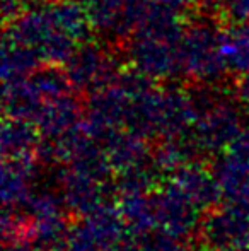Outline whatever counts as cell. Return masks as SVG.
Masks as SVG:
<instances>
[{"label":"cell","mask_w":249,"mask_h":251,"mask_svg":"<svg viewBox=\"0 0 249 251\" xmlns=\"http://www.w3.org/2000/svg\"><path fill=\"white\" fill-rule=\"evenodd\" d=\"M92 29L87 12L77 0H38L7 21L3 36L19 41L43 65H65Z\"/></svg>","instance_id":"1"},{"label":"cell","mask_w":249,"mask_h":251,"mask_svg":"<svg viewBox=\"0 0 249 251\" xmlns=\"http://www.w3.org/2000/svg\"><path fill=\"white\" fill-rule=\"evenodd\" d=\"M184 27L181 14L147 0L135 27L126 38L130 69L154 80H167L181 74L180 47Z\"/></svg>","instance_id":"2"},{"label":"cell","mask_w":249,"mask_h":251,"mask_svg":"<svg viewBox=\"0 0 249 251\" xmlns=\"http://www.w3.org/2000/svg\"><path fill=\"white\" fill-rule=\"evenodd\" d=\"M181 74L200 86H212L227 72L222 33L210 21H195L184 27L180 47Z\"/></svg>","instance_id":"3"},{"label":"cell","mask_w":249,"mask_h":251,"mask_svg":"<svg viewBox=\"0 0 249 251\" xmlns=\"http://www.w3.org/2000/svg\"><path fill=\"white\" fill-rule=\"evenodd\" d=\"M63 70L73 89L91 94L111 84L121 72L114 51L106 45L89 40L77 47Z\"/></svg>","instance_id":"4"},{"label":"cell","mask_w":249,"mask_h":251,"mask_svg":"<svg viewBox=\"0 0 249 251\" xmlns=\"http://www.w3.org/2000/svg\"><path fill=\"white\" fill-rule=\"evenodd\" d=\"M196 101V137L205 147L217 149L232 144L239 135V111L232 101L226 100L215 91H200L195 94Z\"/></svg>","instance_id":"5"},{"label":"cell","mask_w":249,"mask_h":251,"mask_svg":"<svg viewBox=\"0 0 249 251\" xmlns=\"http://www.w3.org/2000/svg\"><path fill=\"white\" fill-rule=\"evenodd\" d=\"M94 29L106 36H130L147 0H77Z\"/></svg>","instance_id":"6"},{"label":"cell","mask_w":249,"mask_h":251,"mask_svg":"<svg viewBox=\"0 0 249 251\" xmlns=\"http://www.w3.org/2000/svg\"><path fill=\"white\" fill-rule=\"evenodd\" d=\"M43 63L27 47L9 36H3L2 43V80L23 79L40 69Z\"/></svg>","instance_id":"7"},{"label":"cell","mask_w":249,"mask_h":251,"mask_svg":"<svg viewBox=\"0 0 249 251\" xmlns=\"http://www.w3.org/2000/svg\"><path fill=\"white\" fill-rule=\"evenodd\" d=\"M222 50L227 69L239 75H249V23L230 26L222 33Z\"/></svg>","instance_id":"8"},{"label":"cell","mask_w":249,"mask_h":251,"mask_svg":"<svg viewBox=\"0 0 249 251\" xmlns=\"http://www.w3.org/2000/svg\"><path fill=\"white\" fill-rule=\"evenodd\" d=\"M2 142L5 155H24L34 144V130L26 120L10 118L3 123Z\"/></svg>","instance_id":"9"},{"label":"cell","mask_w":249,"mask_h":251,"mask_svg":"<svg viewBox=\"0 0 249 251\" xmlns=\"http://www.w3.org/2000/svg\"><path fill=\"white\" fill-rule=\"evenodd\" d=\"M217 12L230 26L249 23V0H217Z\"/></svg>","instance_id":"10"},{"label":"cell","mask_w":249,"mask_h":251,"mask_svg":"<svg viewBox=\"0 0 249 251\" xmlns=\"http://www.w3.org/2000/svg\"><path fill=\"white\" fill-rule=\"evenodd\" d=\"M31 3H33V0H2V10L5 21H10L16 16H19Z\"/></svg>","instance_id":"11"},{"label":"cell","mask_w":249,"mask_h":251,"mask_svg":"<svg viewBox=\"0 0 249 251\" xmlns=\"http://www.w3.org/2000/svg\"><path fill=\"white\" fill-rule=\"evenodd\" d=\"M159 5L166 7V9H171L178 14H183L189 9H195L200 3H205V0H154Z\"/></svg>","instance_id":"12"},{"label":"cell","mask_w":249,"mask_h":251,"mask_svg":"<svg viewBox=\"0 0 249 251\" xmlns=\"http://www.w3.org/2000/svg\"><path fill=\"white\" fill-rule=\"evenodd\" d=\"M234 94L241 104L249 108V75H239L236 87H234Z\"/></svg>","instance_id":"13"}]
</instances>
